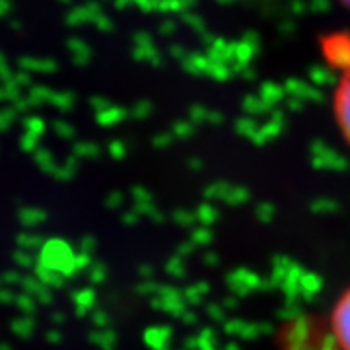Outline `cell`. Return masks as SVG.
I'll list each match as a JSON object with an SVG mask.
<instances>
[{
  "instance_id": "6da1fadb",
  "label": "cell",
  "mask_w": 350,
  "mask_h": 350,
  "mask_svg": "<svg viewBox=\"0 0 350 350\" xmlns=\"http://www.w3.org/2000/svg\"><path fill=\"white\" fill-rule=\"evenodd\" d=\"M335 117L342 137L350 144V63L342 66V76L335 90Z\"/></svg>"
},
{
  "instance_id": "7a4b0ae2",
  "label": "cell",
  "mask_w": 350,
  "mask_h": 350,
  "mask_svg": "<svg viewBox=\"0 0 350 350\" xmlns=\"http://www.w3.org/2000/svg\"><path fill=\"white\" fill-rule=\"evenodd\" d=\"M333 333L342 350H350V288L342 294L333 312Z\"/></svg>"
},
{
  "instance_id": "3957f363",
  "label": "cell",
  "mask_w": 350,
  "mask_h": 350,
  "mask_svg": "<svg viewBox=\"0 0 350 350\" xmlns=\"http://www.w3.org/2000/svg\"><path fill=\"white\" fill-rule=\"evenodd\" d=\"M342 2H345V4H349V6H350V0H342Z\"/></svg>"
}]
</instances>
